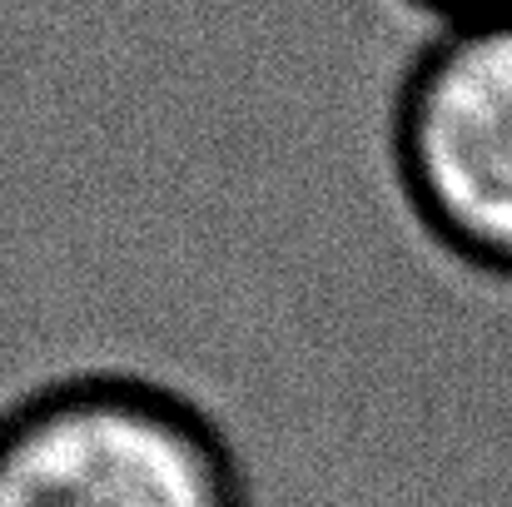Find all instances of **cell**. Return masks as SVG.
<instances>
[{"label":"cell","mask_w":512,"mask_h":507,"mask_svg":"<svg viewBox=\"0 0 512 507\" xmlns=\"http://www.w3.org/2000/svg\"><path fill=\"white\" fill-rule=\"evenodd\" d=\"M448 25H473V20H508L512 0H418Z\"/></svg>","instance_id":"cell-3"},{"label":"cell","mask_w":512,"mask_h":507,"mask_svg":"<svg viewBox=\"0 0 512 507\" xmlns=\"http://www.w3.org/2000/svg\"><path fill=\"white\" fill-rule=\"evenodd\" d=\"M393 160L418 224L512 284V15L448 25L408 70Z\"/></svg>","instance_id":"cell-2"},{"label":"cell","mask_w":512,"mask_h":507,"mask_svg":"<svg viewBox=\"0 0 512 507\" xmlns=\"http://www.w3.org/2000/svg\"><path fill=\"white\" fill-rule=\"evenodd\" d=\"M0 507H244V483L179 393L70 378L0 418Z\"/></svg>","instance_id":"cell-1"}]
</instances>
